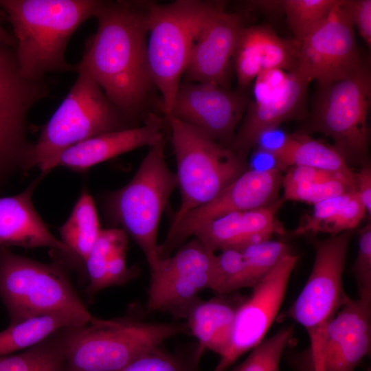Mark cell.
I'll return each instance as SVG.
<instances>
[{
  "label": "cell",
  "mask_w": 371,
  "mask_h": 371,
  "mask_svg": "<svg viewBox=\"0 0 371 371\" xmlns=\"http://www.w3.org/2000/svg\"><path fill=\"white\" fill-rule=\"evenodd\" d=\"M237 306L219 298L200 300L186 317L189 331L205 350L220 357L227 346Z\"/></svg>",
  "instance_id": "obj_26"
},
{
  "label": "cell",
  "mask_w": 371,
  "mask_h": 371,
  "mask_svg": "<svg viewBox=\"0 0 371 371\" xmlns=\"http://www.w3.org/2000/svg\"><path fill=\"white\" fill-rule=\"evenodd\" d=\"M166 119L177 161L181 203L169 228L190 211L214 199L247 170V156L226 147L195 126L172 116Z\"/></svg>",
  "instance_id": "obj_8"
},
{
  "label": "cell",
  "mask_w": 371,
  "mask_h": 371,
  "mask_svg": "<svg viewBox=\"0 0 371 371\" xmlns=\"http://www.w3.org/2000/svg\"><path fill=\"white\" fill-rule=\"evenodd\" d=\"M359 296L371 295V224L359 230L358 251L352 267Z\"/></svg>",
  "instance_id": "obj_37"
},
{
  "label": "cell",
  "mask_w": 371,
  "mask_h": 371,
  "mask_svg": "<svg viewBox=\"0 0 371 371\" xmlns=\"http://www.w3.org/2000/svg\"><path fill=\"white\" fill-rule=\"evenodd\" d=\"M282 200L314 205L356 190L355 173L293 166L282 176Z\"/></svg>",
  "instance_id": "obj_24"
},
{
  "label": "cell",
  "mask_w": 371,
  "mask_h": 371,
  "mask_svg": "<svg viewBox=\"0 0 371 371\" xmlns=\"http://www.w3.org/2000/svg\"><path fill=\"white\" fill-rule=\"evenodd\" d=\"M0 297L10 324L45 315H65L82 325L94 323L63 266L43 263L0 247Z\"/></svg>",
  "instance_id": "obj_5"
},
{
  "label": "cell",
  "mask_w": 371,
  "mask_h": 371,
  "mask_svg": "<svg viewBox=\"0 0 371 371\" xmlns=\"http://www.w3.org/2000/svg\"><path fill=\"white\" fill-rule=\"evenodd\" d=\"M310 78L297 67L284 83L267 97L249 102L230 148L247 156L264 131L293 117L302 107Z\"/></svg>",
  "instance_id": "obj_19"
},
{
  "label": "cell",
  "mask_w": 371,
  "mask_h": 371,
  "mask_svg": "<svg viewBox=\"0 0 371 371\" xmlns=\"http://www.w3.org/2000/svg\"><path fill=\"white\" fill-rule=\"evenodd\" d=\"M245 287L251 284L240 249L227 248L215 254L211 290L225 295Z\"/></svg>",
  "instance_id": "obj_35"
},
{
  "label": "cell",
  "mask_w": 371,
  "mask_h": 371,
  "mask_svg": "<svg viewBox=\"0 0 371 371\" xmlns=\"http://www.w3.org/2000/svg\"><path fill=\"white\" fill-rule=\"evenodd\" d=\"M300 256L290 254L252 288L237 306L227 346L213 371H227L245 352L264 339L278 317L289 278Z\"/></svg>",
  "instance_id": "obj_15"
},
{
  "label": "cell",
  "mask_w": 371,
  "mask_h": 371,
  "mask_svg": "<svg viewBox=\"0 0 371 371\" xmlns=\"http://www.w3.org/2000/svg\"><path fill=\"white\" fill-rule=\"evenodd\" d=\"M341 5L368 47H371V1L342 0Z\"/></svg>",
  "instance_id": "obj_38"
},
{
  "label": "cell",
  "mask_w": 371,
  "mask_h": 371,
  "mask_svg": "<svg viewBox=\"0 0 371 371\" xmlns=\"http://www.w3.org/2000/svg\"><path fill=\"white\" fill-rule=\"evenodd\" d=\"M300 45L293 38L280 37L268 26H245L233 57L239 89H245L264 71L295 69Z\"/></svg>",
  "instance_id": "obj_20"
},
{
  "label": "cell",
  "mask_w": 371,
  "mask_h": 371,
  "mask_svg": "<svg viewBox=\"0 0 371 371\" xmlns=\"http://www.w3.org/2000/svg\"><path fill=\"white\" fill-rule=\"evenodd\" d=\"M370 347L371 295L349 297L317 339L289 361L297 371H354Z\"/></svg>",
  "instance_id": "obj_12"
},
{
  "label": "cell",
  "mask_w": 371,
  "mask_h": 371,
  "mask_svg": "<svg viewBox=\"0 0 371 371\" xmlns=\"http://www.w3.org/2000/svg\"><path fill=\"white\" fill-rule=\"evenodd\" d=\"M50 91L46 79L22 76L14 46L0 44V188L34 166V144L28 137L31 109Z\"/></svg>",
  "instance_id": "obj_10"
},
{
  "label": "cell",
  "mask_w": 371,
  "mask_h": 371,
  "mask_svg": "<svg viewBox=\"0 0 371 371\" xmlns=\"http://www.w3.org/2000/svg\"><path fill=\"white\" fill-rule=\"evenodd\" d=\"M46 175L41 172L16 195L0 197V247H49L71 256L68 248L49 230L32 203V194Z\"/></svg>",
  "instance_id": "obj_22"
},
{
  "label": "cell",
  "mask_w": 371,
  "mask_h": 371,
  "mask_svg": "<svg viewBox=\"0 0 371 371\" xmlns=\"http://www.w3.org/2000/svg\"><path fill=\"white\" fill-rule=\"evenodd\" d=\"M371 74L363 63L347 77L319 85L313 112L303 131L330 137L347 163L368 162Z\"/></svg>",
  "instance_id": "obj_9"
},
{
  "label": "cell",
  "mask_w": 371,
  "mask_h": 371,
  "mask_svg": "<svg viewBox=\"0 0 371 371\" xmlns=\"http://www.w3.org/2000/svg\"><path fill=\"white\" fill-rule=\"evenodd\" d=\"M352 230L313 239L315 255L312 270L300 293L281 315L291 319L307 332L314 341L345 304L348 297L344 289V271Z\"/></svg>",
  "instance_id": "obj_11"
},
{
  "label": "cell",
  "mask_w": 371,
  "mask_h": 371,
  "mask_svg": "<svg viewBox=\"0 0 371 371\" xmlns=\"http://www.w3.org/2000/svg\"><path fill=\"white\" fill-rule=\"evenodd\" d=\"M148 1H100L96 32L81 60L110 101L130 119L141 110L153 81L147 58Z\"/></svg>",
  "instance_id": "obj_1"
},
{
  "label": "cell",
  "mask_w": 371,
  "mask_h": 371,
  "mask_svg": "<svg viewBox=\"0 0 371 371\" xmlns=\"http://www.w3.org/2000/svg\"><path fill=\"white\" fill-rule=\"evenodd\" d=\"M295 343L293 327H284L270 337L262 340L232 371H280L282 355Z\"/></svg>",
  "instance_id": "obj_33"
},
{
  "label": "cell",
  "mask_w": 371,
  "mask_h": 371,
  "mask_svg": "<svg viewBox=\"0 0 371 371\" xmlns=\"http://www.w3.org/2000/svg\"><path fill=\"white\" fill-rule=\"evenodd\" d=\"M282 170L278 168L247 170L214 199L195 208L173 227L169 228L164 241L159 245L161 259L185 243L203 225L225 214L268 206L277 200L282 186Z\"/></svg>",
  "instance_id": "obj_14"
},
{
  "label": "cell",
  "mask_w": 371,
  "mask_h": 371,
  "mask_svg": "<svg viewBox=\"0 0 371 371\" xmlns=\"http://www.w3.org/2000/svg\"><path fill=\"white\" fill-rule=\"evenodd\" d=\"M205 350L197 341L179 345L172 350L159 346L118 371H204L201 361Z\"/></svg>",
  "instance_id": "obj_31"
},
{
  "label": "cell",
  "mask_w": 371,
  "mask_h": 371,
  "mask_svg": "<svg viewBox=\"0 0 371 371\" xmlns=\"http://www.w3.org/2000/svg\"><path fill=\"white\" fill-rule=\"evenodd\" d=\"M367 214L357 190L313 205L294 230L295 236L318 232L335 235L352 230Z\"/></svg>",
  "instance_id": "obj_25"
},
{
  "label": "cell",
  "mask_w": 371,
  "mask_h": 371,
  "mask_svg": "<svg viewBox=\"0 0 371 371\" xmlns=\"http://www.w3.org/2000/svg\"><path fill=\"white\" fill-rule=\"evenodd\" d=\"M16 355L0 357V371H69L63 329Z\"/></svg>",
  "instance_id": "obj_30"
},
{
  "label": "cell",
  "mask_w": 371,
  "mask_h": 371,
  "mask_svg": "<svg viewBox=\"0 0 371 371\" xmlns=\"http://www.w3.org/2000/svg\"><path fill=\"white\" fill-rule=\"evenodd\" d=\"M339 0H284L283 12L295 40L302 42L328 15Z\"/></svg>",
  "instance_id": "obj_34"
},
{
  "label": "cell",
  "mask_w": 371,
  "mask_h": 371,
  "mask_svg": "<svg viewBox=\"0 0 371 371\" xmlns=\"http://www.w3.org/2000/svg\"><path fill=\"white\" fill-rule=\"evenodd\" d=\"M251 287L267 275L287 255L292 254L288 244L271 239L240 248Z\"/></svg>",
  "instance_id": "obj_36"
},
{
  "label": "cell",
  "mask_w": 371,
  "mask_h": 371,
  "mask_svg": "<svg viewBox=\"0 0 371 371\" xmlns=\"http://www.w3.org/2000/svg\"><path fill=\"white\" fill-rule=\"evenodd\" d=\"M290 71L271 69L260 73L254 80V102L261 100L279 89L286 81Z\"/></svg>",
  "instance_id": "obj_39"
},
{
  "label": "cell",
  "mask_w": 371,
  "mask_h": 371,
  "mask_svg": "<svg viewBox=\"0 0 371 371\" xmlns=\"http://www.w3.org/2000/svg\"><path fill=\"white\" fill-rule=\"evenodd\" d=\"M283 201L281 199L264 207L225 214L203 225L193 236L214 253L271 239L284 231L276 217Z\"/></svg>",
  "instance_id": "obj_23"
},
{
  "label": "cell",
  "mask_w": 371,
  "mask_h": 371,
  "mask_svg": "<svg viewBox=\"0 0 371 371\" xmlns=\"http://www.w3.org/2000/svg\"><path fill=\"white\" fill-rule=\"evenodd\" d=\"M164 122L152 117L141 126L98 135L69 147L54 161L51 170L64 166L74 171L91 167L121 154L150 146L163 137Z\"/></svg>",
  "instance_id": "obj_21"
},
{
  "label": "cell",
  "mask_w": 371,
  "mask_h": 371,
  "mask_svg": "<svg viewBox=\"0 0 371 371\" xmlns=\"http://www.w3.org/2000/svg\"><path fill=\"white\" fill-rule=\"evenodd\" d=\"M288 135L289 134L279 128V126L271 127L261 133L256 146H258V149L272 152L284 145Z\"/></svg>",
  "instance_id": "obj_41"
},
{
  "label": "cell",
  "mask_w": 371,
  "mask_h": 371,
  "mask_svg": "<svg viewBox=\"0 0 371 371\" xmlns=\"http://www.w3.org/2000/svg\"><path fill=\"white\" fill-rule=\"evenodd\" d=\"M99 0H0L16 41L23 76L33 81L52 72H76L66 60L67 45L76 30L93 17Z\"/></svg>",
  "instance_id": "obj_2"
},
{
  "label": "cell",
  "mask_w": 371,
  "mask_h": 371,
  "mask_svg": "<svg viewBox=\"0 0 371 371\" xmlns=\"http://www.w3.org/2000/svg\"><path fill=\"white\" fill-rule=\"evenodd\" d=\"M0 44L15 46L16 41L13 34L8 32L3 26L1 21L0 11Z\"/></svg>",
  "instance_id": "obj_43"
},
{
  "label": "cell",
  "mask_w": 371,
  "mask_h": 371,
  "mask_svg": "<svg viewBox=\"0 0 371 371\" xmlns=\"http://www.w3.org/2000/svg\"><path fill=\"white\" fill-rule=\"evenodd\" d=\"M189 331L186 322L147 320L136 311L110 319L63 329L69 371H118L175 337Z\"/></svg>",
  "instance_id": "obj_3"
},
{
  "label": "cell",
  "mask_w": 371,
  "mask_h": 371,
  "mask_svg": "<svg viewBox=\"0 0 371 371\" xmlns=\"http://www.w3.org/2000/svg\"><path fill=\"white\" fill-rule=\"evenodd\" d=\"M268 153L272 155L276 168L280 170L293 166H304L347 174L354 172L333 146L302 133L289 134L281 148Z\"/></svg>",
  "instance_id": "obj_27"
},
{
  "label": "cell",
  "mask_w": 371,
  "mask_h": 371,
  "mask_svg": "<svg viewBox=\"0 0 371 371\" xmlns=\"http://www.w3.org/2000/svg\"><path fill=\"white\" fill-rule=\"evenodd\" d=\"M76 319L65 315H45L10 324L0 332V357L32 347L57 330L82 326Z\"/></svg>",
  "instance_id": "obj_29"
},
{
  "label": "cell",
  "mask_w": 371,
  "mask_h": 371,
  "mask_svg": "<svg viewBox=\"0 0 371 371\" xmlns=\"http://www.w3.org/2000/svg\"><path fill=\"white\" fill-rule=\"evenodd\" d=\"M216 253L194 238L177 251L162 259L150 271L146 313L162 312L175 319H185L201 299L199 293L211 289Z\"/></svg>",
  "instance_id": "obj_13"
},
{
  "label": "cell",
  "mask_w": 371,
  "mask_h": 371,
  "mask_svg": "<svg viewBox=\"0 0 371 371\" xmlns=\"http://www.w3.org/2000/svg\"><path fill=\"white\" fill-rule=\"evenodd\" d=\"M248 104V97L243 90L231 91L213 83L185 80L178 87L168 116L195 126L230 148Z\"/></svg>",
  "instance_id": "obj_17"
},
{
  "label": "cell",
  "mask_w": 371,
  "mask_h": 371,
  "mask_svg": "<svg viewBox=\"0 0 371 371\" xmlns=\"http://www.w3.org/2000/svg\"><path fill=\"white\" fill-rule=\"evenodd\" d=\"M249 4L255 8L275 14L280 11L283 12V1H249Z\"/></svg>",
  "instance_id": "obj_42"
},
{
  "label": "cell",
  "mask_w": 371,
  "mask_h": 371,
  "mask_svg": "<svg viewBox=\"0 0 371 371\" xmlns=\"http://www.w3.org/2000/svg\"><path fill=\"white\" fill-rule=\"evenodd\" d=\"M341 2L301 42L297 67L319 86L347 77L364 63Z\"/></svg>",
  "instance_id": "obj_16"
},
{
  "label": "cell",
  "mask_w": 371,
  "mask_h": 371,
  "mask_svg": "<svg viewBox=\"0 0 371 371\" xmlns=\"http://www.w3.org/2000/svg\"><path fill=\"white\" fill-rule=\"evenodd\" d=\"M76 65L75 82L34 144V166L43 173L49 172L54 161L72 145L137 126L110 101L91 74Z\"/></svg>",
  "instance_id": "obj_7"
},
{
  "label": "cell",
  "mask_w": 371,
  "mask_h": 371,
  "mask_svg": "<svg viewBox=\"0 0 371 371\" xmlns=\"http://www.w3.org/2000/svg\"><path fill=\"white\" fill-rule=\"evenodd\" d=\"M127 245V234L121 228L102 229L84 263L89 278V297L106 288L107 265L113 253Z\"/></svg>",
  "instance_id": "obj_32"
},
{
  "label": "cell",
  "mask_w": 371,
  "mask_h": 371,
  "mask_svg": "<svg viewBox=\"0 0 371 371\" xmlns=\"http://www.w3.org/2000/svg\"><path fill=\"white\" fill-rule=\"evenodd\" d=\"M225 2L178 0L149 3L147 58L153 84L162 96V109L170 115L192 49L205 23Z\"/></svg>",
  "instance_id": "obj_6"
},
{
  "label": "cell",
  "mask_w": 371,
  "mask_h": 371,
  "mask_svg": "<svg viewBox=\"0 0 371 371\" xmlns=\"http://www.w3.org/2000/svg\"><path fill=\"white\" fill-rule=\"evenodd\" d=\"M246 23L245 13L228 12L225 5L205 23L191 52L186 81L213 83L227 88L229 67Z\"/></svg>",
  "instance_id": "obj_18"
},
{
  "label": "cell",
  "mask_w": 371,
  "mask_h": 371,
  "mask_svg": "<svg viewBox=\"0 0 371 371\" xmlns=\"http://www.w3.org/2000/svg\"><path fill=\"white\" fill-rule=\"evenodd\" d=\"M356 190L367 214H371V168L368 162L355 173Z\"/></svg>",
  "instance_id": "obj_40"
},
{
  "label": "cell",
  "mask_w": 371,
  "mask_h": 371,
  "mask_svg": "<svg viewBox=\"0 0 371 371\" xmlns=\"http://www.w3.org/2000/svg\"><path fill=\"white\" fill-rule=\"evenodd\" d=\"M96 206L84 188L66 222L58 229L71 257L85 262L101 230Z\"/></svg>",
  "instance_id": "obj_28"
},
{
  "label": "cell",
  "mask_w": 371,
  "mask_h": 371,
  "mask_svg": "<svg viewBox=\"0 0 371 371\" xmlns=\"http://www.w3.org/2000/svg\"><path fill=\"white\" fill-rule=\"evenodd\" d=\"M165 147L164 135L150 146L131 181L109 193L104 200L106 218L131 236L144 253L150 271L161 260L157 240L160 219L177 187L176 173L166 161Z\"/></svg>",
  "instance_id": "obj_4"
}]
</instances>
